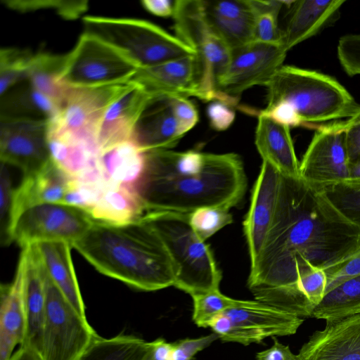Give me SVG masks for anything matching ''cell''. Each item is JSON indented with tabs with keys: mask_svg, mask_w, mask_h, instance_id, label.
Here are the masks:
<instances>
[{
	"mask_svg": "<svg viewBox=\"0 0 360 360\" xmlns=\"http://www.w3.org/2000/svg\"><path fill=\"white\" fill-rule=\"evenodd\" d=\"M360 229L344 219L320 191L281 174L274 219L248 285L297 288L313 267L325 269L351 256Z\"/></svg>",
	"mask_w": 360,
	"mask_h": 360,
	"instance_id": "6da1fadb",
	"label": "cell"
},
{
	"mask_svg": "<svg viewBox=\"0 0 360 360\" xmlns=\"http://www.w3.org/2000/svg\"><path fill=\"white\" fill-rule=\"evenodd\" d=\"M72 246L99 272L135 289L154 291L175 283L162 240L142 219L120 225L94 221Z\"/></svg>",
	"mask_w": 360,
	"mask_h": 360,
	"instance_id": "7a4b0ae2",
	"label": "cell"
},
{
	"mask_svg": "<svg viewBox=\"0 0 360 360\" xmlns=\"http://www.w3.org/2000/svg\"><path fill=\"white\" fill-rule=\"evenodd\" d=\"M247 184L244 165L238 154L205 153L201 167L180 173L165 171L146 160L136 191L146 213L190 214L202 207L229 210L243 200Z\"/></svg>",
	"mask_w": 360,
	"mask_h": 360,
	"instance_id": "3957f363",
	"label": "cell"
},
{
	"mask_svg": "<svg viewBox=\"0 0 360 360\" xmlns=\"http://www.w3.org/2000/svg\"><path fill=\"white\" fill-rule=\"evenodd\" d=\"M267 87V105L285 104L301 126L349 118L360 105L335 78L311 70L282 65Z\"/></svg>",
	"mask_w": 360,
	"mask_h": 360,
	"instance_id": "277c9868",
	"label": "cell"
},
{
	"mask_svg": "<svg viewBox=\"0 0 360 360\" xmlns=\"http://www.w3.org/2000/svg\"><path fill=\"white\" fill-rule=\"evenodd\" d=\"M141 219L156 231L169 255L174 286L191 296L219 289L221 271L210 246L192 229L189 214L148 212Z\"/></svg>",
	"mask_w": 360,
	"mask_h": 360,
	"instance_id": "5b68a950",
	"label": "cell"
},
{
	"mask_svg": "<svg viewBox=\"0 0 360 360\" xmlns=\"http://www.w3.org/2000/svg\"><path fill=\"white\" fill-rule=\"evenodd\" d=\"M83 21L85 32L126 51L140 68L196 55L177 37L147 20L89 15Z\"/></svg>",
	"mask_w": 360,
	"mask_h": 360,
	"instance_id": "8992f818",
	"label": "cell"
},
{
	"mask_svg": "<svg viewBox=\"0 0 360 360\" xmlns=\"http://www.w3.org/2000/svg\"><path fill=\"white\" fill-rule=\"evenodd\" d=\"M65 56L61 80L72 87L123 84L140 69L126 51L85 31Z\"/></svg>",
	"mask_w": 360,
	"mask_h": 360,
	"instance_id": "52a82bcc",
	"label": "cell"
},
{
	"mask_svg": "<svg viewBox=\"0 0 360 360\" xmlns=\"http://www.w3.org/2000/svg\"><path fill=\"white\" fill-rule=\"evenodd\" d=\"M98 336L46 273L42 360H78Z\"/></svg>",
	"mask_w": 360,
	"mask_h": 360,
	"instance_id": "ba28073f",
	"label": "cell"
},
{
	"mask_svg": "<svg viewBox=\"0 0 360 360\" xmlns=\"http://www.w3.org/2000/svg\"><path fill=\"white\" fill-rule=\"evenodd\" d=\"M94 221L86 212L68 205L39 204L19 215L12 227L11 239L22 248L45 240H64L72 245Z\"/></svg>",
	"mask_w": 360,
	"mask_h": 360,
	"instance_id": "9c48e42d",
	"label": "cell"
},
{
	"mask_svg": "<svg viewBox=\"0 0 360 360\" xmlns=\"http://www.w3.org/2000/svg\"><path fill=\"white\" fill-rule=\"evenodd\" d=\"M286 53L281 45L256 41L231 50L228 68L217 86L216 101L233 107L249 88L266 86L283 65Z\"/></svg>",
	"mask_w": 360,
	"mask_h": 360,
	"instance_id": "30bf717a",
	"label": "cell"
},
{
	"mask_svg": "<svg viewBox=\"0 0 360 360\" xmlns=\"http://www.w3.org/2000/svg\"><path fill=\"white\" fill-rule=\"evenodd\" d=\"M344 122L316 129L300 162V179L318 191L345 183L349 176Z\"/></svg>",
	"mask_w": 360,
	"mask_h": 360,
	"instance_id": "8fae6325",
	"label": "cell"
},
{
	"mask_svg": "<svg viewBox=\"0 0 360 360\" xmlns=\"http://www.w3.org/2000/svg\"><path fill=\"white\" fill-rule=\"evenodd\" d=\"M121 85L103 87L69 86L57 114L48 120V127L96 142V133L101 118Z\"/></svg>",
	"mask_w": 360,
	"mask_h": 360,
	"instance_id": "7c38bea8",
	"label": "cell"
},
{
	"mask_svg": "<svg viewBox=\"0 0 360 360\" xmlns=\"http://www.w3.org/2000/svg\"><path fill=\"white\" fill-rule=\"evenodd\" d=\"M48 120L1 118V162L19 168L23 176L36 172L51 160Z\"/></svg>",
	"mask_w": 360,
	"mask_h": 360,
	"instance_id": "4fadbf2b",
	"label": "cell"
},
{
	"mask_svg": "<svg viewBox=\"0 0 360 360\" xmlns=\"http://www.w3.org/2000/svg\"><path fill=\"white\" fill-rule=\"evenodd\" d=\"M231 321L229 333L221 340L248 345L268 337L295 334L304 319L270 305L252 301L224 311Z\"/></svg>",
	"mask_w": 360,
	"mask_h": 360,
	"instance_id": "5bb4252c",
	"label": "cell"
},
{
	"mask_svg": "<svg viewBox=\"0 0 360 360\" xmlns=\"http://www.w3.org/2000/svg\"><path fill=\"white\" fill-rule=\"evenodd\" d=\"M176 37L193 49L200 65L218 71L228 63L231 50L206 25L200 0H177L173 15Z\"/></svg>",
	"mask_w": 360,
	"mask_h": 360,
	"instance_id": "9a60e30c",
	"label": "cell"
},
{
	"mask_svg": "<svg viewBox=\"0 0 360 360\" xmlns=\"http://www.w3.org/2000/svg\"><path fill=\"white\" fill-rule=\"evenodd\" d=\"M281 174L271 164L262 161L252 191L251 202L243 221L252 266L259 257L275 214Z\"/></svg>",
	"mask_w": 360,
	"mask_h": 360,
	"instance_id": "2e32d148",
	"label": "cell"
},
{
	"mask_svg": "<svg viewBox=\"0 0 360 360\" xmlns=\"http://www.w3.org/2000/svg\"><path fill=\"white\" fill-rule=\"evenodd\" d=\"M297 356L298 360H360V313L326 320Z\"/></svg>",
	"mask_w": 360,
	"mask_h": 360,
	"instance_id": "e0dca14e",
	"label": "cell"
},
{
	"mask_svg": "<svg viewBox=\"0 0 360 360\" xmlns=\"http://www.w3.org/2000/svg\"><path fill=\"white\" fill-rule=\"evenodd\" d=\"M150 97L132 80L120 86L97 127L96 139L99 150L133 139L136 122Z\"/></svg>",
	"mask_w": 360,
	"mask_h": 360,
	"instance_id": "ac0fdd59",
	"label": "cell"
},
{
	"mask_svg": "<svg viewBox=\"0 0 360 360\" xmlns=\"http://www.w3.org/2000/svg\"><path fill=\"white\" fill-rule=\"evenodd\" d=\"M203 19L231 50L254 41L257 13L252 0H200Z\"/></svg>",
	"mask_w": 360,
	"mask_h": 360,
	"instance_id": "d6986e66",
	"label": "cell"
},
{
	"mask_svg": "<svg viewBox=\"0 0 360 360\" xmlns=\"http://www.w3.org/2000/svg\"><path fill=\"white\" fill-rule=\"evenodd\" d=\"M200 70L196 55L140 68L132 81L150 96H199Z\"/></svg>",
	"mask_w": 360,
	"mask_h": 360,
	"instance_id": "ffe728a7",
	"label": "cell"
},
{
	"mask_svg": "<svg viewBox=\"0 0 360 360\" xmlns=\"http://www.w3.org/2000/svg\"><path fill=\"white\" fill-rule=\"evenodd\" d=\"M70 178L51 160L34 173L25 175L14 188L9 214L7 245L11 243L12 227L26 209L43 203H60Z\"/></svg>",
	"mask_w": 360,
	"mask_h": 360,
	"instance_id": "44dd1931",
	"label": "cell"
},
{
	"mask_svg": "<svg viewBox=\"0 0 360 360\" xmlns=\"http://www.w3.org/2000/svg\"><path fill=\"white\" fill-rule=\"evenodd\" d=\"M26 333L23 344L41 355L46 308V272L35 244L22 248Z\"/></svg>",
	"mask_w": 360,
	"mask_h": 360,
	"instance_id": "7402d4cb",
	"label": "cell"
},
{
	"mask_svg": "<svg viewBox=\"0 0 360 360\" xmlns=\"http://www.w3.org/2000/svg\"><path fill=\"white\" fill-rule=\"evenodd\" d=\"M171 97H150L134 127L133 139L145 153L168 150L184 135L176 120Z\"/></svg>",
	"mask_w": 360,
	"mask_h": 360,
	"instance_id": "603a6c76",
	"label": "cell"
},
{
	"mask_svg": "<svg viewBox=\"0 0 360 360\" xmlns=\"http://www.w3.org/2000/svg\"><path fill=\"white\" fill-rule=\"evenodd\" d=\"M0 300V360H10L15 346L23 344L26 333L22 254L13 280L1 285Z\"/></svg>",
	"mask_w": 360,
	"mask_h": 360,
	"instance_id": "cb8c5ba5",
	"label": "cell"
},
{
	"mask_svg": "<svg viewBox=\"0 0 360 360\" xmlns=\"http://www.w3.org/2000/svg\"><path fill=\"white\" fill-rule=\"evenodd\" d=\"M345 0L293 1L285 27L281 46L288 52L295 46L316 35L337 17Z\"/></svg>",
	"mask_w": 360,
	"mask_h": 360,
	"instance_id": "d4e9b609",
	"label": "cell"
},
{
	"mask_svg": "<svg viewBox=\"0 0 360 360\" xmlns=\"http://www.w3.org/2000/svg\"><path fill=\"white\" fill-rule=\"evenodd\" d=\"M146 160V153L134 139H130L99 150L98 165L107 185L124 186L137 191Z\"/></svg>",
	"mask_w": 360,
	"mask_h": 360,
	"instance_id": "484cf974",
	"label": "cell"
},
{
	"mask_svg": "<svg viewBox=\"0 0 360 360\" xmlns=\"http://www.w3.org/2000/svg\"><path fill=\"white\" fill-rule=\"evenodd\" d=\"M255 145L263 161L271 164L283 176L300 178V162L289 127L259 112Z\"/></svg>",
	"mask_w": 360,
	"mask_h": 360,
	"instance_id": "4316f807",
	"label": "cell"
},
{
	"mask_svg": "<svg viewBox=\"0 0 360 360\" xmlns=\"http://www.w3.org/2000/svg\"><path fill=\"white\" fill-rule=\"evenodd\" d=\"M34 244L48 276L72 306L86 317L71 257L72 245L64 240H45Z\"/></svg>",
	"mask_w": 360,
	"mask_h": 360,
	"instance_id": "83f0119b",
	"label": "cell"
},
{
	"mask_svg": "<svg viewBox=\"0 0 360 360\" xmlns=\"http://www.w3.org/2000/svg\"><path fill=\"white\" fill-rule=\"evenodd\" d=\"M145 213L137 191L107 185L89 215L96 221L120 225L138 221Z\"/></svg>",
	"mask_w": 360,
	"mask_h": 360,
	"instance_id": "f1b7e54d",
	"label": "cell"
},
{
	"mask_svg": "<svg viewBox=\"0 0 360 360\" xmlns=\"http://www.w3.org/2000/svg\"><path fill=\"white\" fill-rule=\"evenodd\" d=\"M65 55L46 52L34 54L27 79L32 86L48 97L58 108L67 94L69 86L61 80Z\"/></svg>",
	"mask_w": 360,
	"mask_h": 360,
	"instance_id": "f546056e",
	"label": "cell"
},
{
	"mask_svg": "<svg viewBox=\"0 0 360 360\" xmlns=\"http://www.w3.org/2000/svg\"><path fill=\"white\" fill-rule=\"evenodd\" d=\"M1 101V118L49 120L58 112V108L48 97L30 83L12 94H4Z\"/></svg>",
	"mask_w": 360,
	"mask_h": 360,
	"instance_id": "4dcf8cb0",
	"label": "cell"
},
{
	"mask_svg": "<svg viewBox=\"0 0 360 360\" xmlns=\"http://www.w3.org/2000/svg\"><path fill=\"white\" fill-rule=\"evenodd\" d=\"M151 347L152 342L131 335L98 336L78 360H143Z\"/></svg>",
	"mask_w": 360,
	"mask_h": 360,
	"instance_id": "1f68e13d",
	"label": "cell"
},
{
	"mask_svg": "<svg viewBox=\"0 0 360 360\" xmlns=\"http://www.w3.org/2000/svg\"><path fill=\"white\" fill-rule=\"evenodd\" d=\"M360 313V274L328 292L317 304L311 317L325 321Z\"/></svg>",
	"mask_w": 360,
	"mask_h": 360,
	"instance_id": "d6a6232c",
	"label": "cell"
},
{
	"mask_svg": "<svg viewBox=\"0 0 360 360\" xmlns=\"http://www.w3.org/2000/svg\"><path fill=\"white\" fill-rule=\"evenodd\" d=\"M193 301V320L198 327L207 328L212 317L229 309L248 305L252 301L229 297L214 290L191 296Z\"/></svg>",
	"mask_w": 360,
	"mask_h": 360,
	"instance_id": "836d02e7",
	"label": "cell"
},
{
	"mask_svg": "<svg viewBox=\"0 0 360 360\" xmlns=\"http://www.w3.org/2000/svg\"><path fill=\"white\" fill-rule=\"evenodd\" d=\"M257 17L254 41L281 45V30L278 26V15L283 1H252Z\"/></svg>",
	"mask_w": 360,
	"mask_h": 360,
	"instance_id": "e575fe53",
	"label": "cell"
},
{
	"mask_svg": "<svg viewBox=\"0 0 360 360\" xmlns=\"http://www.w3.org/2000/svg\"><path fill=\"white\" fill-rule=\"evenodd\" d=\"M34 54L28 51L5 48L0 51L1 96L19 81L27 79Z\"/></svg>",
	"mask_w": 360,
	"mask_h": 360,
	"instance_id": "d590c367",
	"label": "cell"
},
{
	"mask_svg": "<svg viewBox=\"0 0 360 360\" xmlns=\"http://www.w3.org/2000/svg\"><path fill=\"white\" fill-rule=\"evenodd\" d=\"M320 191L344 219L360 229V187L339 184Z\"/></svg>",
	"mask_w": 360,
	"mask_h": 360,
	"instance_id": "8d00e7d4",
	"label": "cell"
},
{
	"mask_svg": "<svg viewBox=\"0 0 360 360\" xmlns=\"http://www.w3.org/2000/svg\"><path fill=\"white\" fill-rule=\"evenodd\" d=\"M189 222L197 237L205 242L219 230L233 222L229 210L222 207H202L189 214Z\"/></svg>",
	"mask_w": 360,
	"mask_h": 360,
	"instance_id": "74e56055",
	"label": "cell"
},
{
	"mask_svg": "<svg viewBox=\"0 0 360 360\" xmlns=\"http://www.w3.org/2000/svg\"><path fill=\"white\" fill-rule=\"evenodd\" d=\"M107 184L101 181H84L70 179L67 191L60 203L86 212L94 207Z\"/></svg>",
	"mask_w": 360,
	"mask_h": 360,
	"instance_id": "f35d334b",
	"label": "cell"
},
{
	"mask_svg": "<svg viewBox=\"0 0 360 360\" xmlns=\"http://www.w3.org/2000/svg\"><path fill=\"white\" fill-rule=\"evenodd\" d=\"M10 8L28 11L41 8H53L67 19L79 17L87 8L85 1H5Z\"/></svg>",
	"mask_w": 360,
	"mask_h": 360,
	"instance_id": "ab89813d",
	"label": "cell"
},
{
	"mask_svg": "<svg viewBox=\"0 0 360 360\" xmlns=\"http://www.w3.org/2000/svg\"><path fill=\"white\" fill-rule=\"evenodd\" d=\"M337 56L347 75L360 76V34L341 37L337 46Z\"/></svg>",
	"mask_w": 360,
	"mask_h": 360,
	"instance_id": "60d3db41",
	"label": "cell"
},
{
	"mask_svg": "<svg viewBox=\"0 0 360 360\" xmlns=\"http://www.w3.org/2000/svg\"><path fill=\"white\" fill-rule=\"evenodd\" d=\"M326 285L327 278L324 270L316 267L303 274L297 283L298 289L314 307L323 300Z\"/></svg>",
	"mask_w": 360,
	"mask_h": 360,
	"instance_id": "b9f144b4",
	"label": "cell"
},
{
	"mask_svg": "<svg viewBox=\"0 0 360 360\" xmlns=\"http://www.w3.org/2000/svg\"><path fill=\"white\" fill-rule=\"evenodd\" d=\"M324 271L327 278L326 294L345 281L359 275L360 245L356 250L348 258L325 269Z\"/></svg>",
	"mask_w": 360,
	"mask_h": 360,
	"instance_id": "7bdbcfd3",
	"label": "cell"
},
{
	"mask_svg": "<svg viewBox=\"0 0 360 360\" xmlns=\"http://www.w3.org/2000/svg\"><path fill=\"white\" fill-rule=\"evenodd\" d=\"M1 165L0 183V212H1V241L7 245V233L9 214L12 202L14 188L12 187L11 174L4 162Z\"/></svg>",
	"mask_w": 360,
	"mask_h": 360,
	"instance_id": "ee69618b",
	"label": "cell"
},
{
	"mask_svg": "<svg viewBox=\"0 0 360 360\" xmlns=\"http://www.w3.org/2000/svg\"><path fill=\"white\" fill-rule=\"evenodd\" d=\"M171 107L182 132L185 134L198 122V112L194 104L186 97H171Z\"/></svg>",
	"mask_w": 360,
	"mask_h": 360,
	"instance_id": "f6af8a7d",
	"label": "cell"
},
{
	"mask_svg": "<svg viewBox=\"0 0 360 360\" xmlns=\"http://www.w3.org/2000/svg\"><path fill=\"white\" fill-rule=\"evenodd\" d=\"M219 338L215 333L198 338H186L174 343L173 360H193L200 351Z\"/></svg>",
	"mask_w": 360,
	"mask_h": 360,
	"instance_id": "bcb514c9",
	"label": "cell"
},
{
	"mask_svg": "<svg viewBox=\"0 0 360 360\" xmlns=\"http://www.w3.org/2000/svg\"><path fill=\"white\" fill-rule=\"evenodd\" d=\"M345 143L350 165L360 162V109L344 121Z\"/></svg>",
	"mask_w": 360,
	"mask_h": 360,
	"instance_id": "7dc6e473",
	"label": "cell"
},
{
	"mask_svg": "<svg viewBox=\"0 0 360 360\" xmlns=\"http://www.w3.org/2000/svg\"><path fill=\"white\" fill-rule=\"evenodd\" d=\"M232 108L219 101L210 103L207 113L211 127L217 131H224L229 128L235 119V112Z\"/></svg>",
	"mask_w": 360,
	"mask_h": 360,
	"instance_id": "c3c4849f",
	"label": "cell"
},
{
	"mask_svg": "<svg viewBox=\"0 0 360 360\" xmlns=\"http://www.w3.org/2000/svg\"><path fill=\"white\" fill-rule=\"evenodd\" d=\"M273 345L256 354V360H298L297 354H293L289 346L281 343L276 337H272Z\"/></svg>",
	"mask_w": 360,
	"mask_h": 360,
	"instance_id": "681fc988",
	"label": "cell"
},
{
	"mask_svg": "<svg viewBox=\"0 0 360 360\" xmlns=\"http://www.w3.org/2000/svg\"><path fill=\"white\" fill-rule=\"evenodd\" d=\"M143 7L150 13L160 17L173 16L175 1L170 0H143Z\"/></svg>",
	"mask_w": 360,
	"mask_h": 360,
	"instance_id": "f907efd6",
	"label": "cell"
},
{
	"mask_svg": "<svg viewBox=\"0 0 360 360\" xmlns=\"http://www.w3.org/2000/svg\"><path fill=\"white\" fill-rule=\"evenodd\" d=\"M151 352L155 360H173L174 343L158 338L153 341Z\"/></svg>",
	"mask_w": 360,
	"mask_h": 360,
	"instance_id": "816d5d0a",
	"label": "cell"
},
{
	"mask_svg": "<svg viewBox=\"0 0 360 360\" xmlns=\"http://www.w3.org/2000/svg\"><path fill=\"white\" fill-rule=\"evenodd\" d=\"M10 360H42L41 355L27 346H20Z\"/></svg>",
	"mask_w": 360,
	"mask_h": 360,
	"instance_id": "f5cc1de1",
	"label": "cell"
},
{
	"mask_svg": "<svg viewBox=\"0 0 360 360\" xmlns=\"http://www.w3.org/2000/svg\"><path fill=\"white\" fill-rule=\"evenodd\" d=\"M352 187H360V162L350 165L349 176L345 183Z\"/></svg>",
	"mask_w": 360,
	"mask_h": 360,
	"instance_id": "db71d44e",
	"label": "cell"
},
{
	"mask_svg": "<svg viewBox=\"0 0 360 360\" xmlns=\"http://www.w3.org/2000/svg\"><path fill=\"white\" fill-rule=\"evenodd\" d=\"M152 347H153V342H152ZM152 347L143 360H155L152 355V352H151Z\"/></svg>",
	"mask_w": 360,
	"mask_h": 360,
	"instance_id": "11a10c76",
	"label": "cell"
}]
</instances>
